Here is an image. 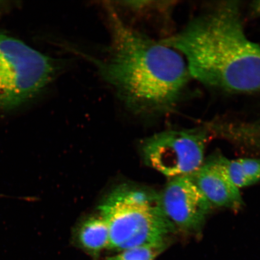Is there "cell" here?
Returning <instances> with one entry per match:
<instances>
[{
  "mask_svg": "<svg viewBox=\"0 0 260 260\" xmlns=\"http://www.w3.org/2000/svg\"><path fill=\"white\" fill-rule=\"evenodd\" d=\"M217 160L235 186L243 188L260 181V158H245L229 160L218 155Z\"/></svg>",
  "mask_w": 260,
  "mask_h": 260,
  "instance_id": "obj_9",
  "label": "cell"
},
{
  "mask_svg": "<svg viewBox=\"0 0 260 260\" xmlns=\"http://www.w3.org/2000/svg\"><path fill=\"white\" fill-rule=\"evenodd\" d=\"M111 44L102 60L88 57L130 111L149 115L169 111L190 75L181 54L125 24L107 5Z\"/></svg>",
  "mask_w": 260,
  "mask_h": 260,
  "instance_id": "obj_1",
  "label": "cell"
},
{
  "mask_svg": "<svg viewBox=\"0 0 260 260\" xmlns=\"http://www.w3.org/2000/svg\"><path fill=\"white\" fill-rule=\"evenodd\" d=\"M0 197H1V195H0Z\"/></svg>",
  "mask_w": 260,
  "mask_h": 260,
  "instance_id": "obj_12",
  "label": "cell"
},
{
  "mask_svg": "<svg viewBox=\"0 0 260 260\" xmlns=\"http://www.w3.org/2000/svg\"><path fill=\"white\" fill-rule=\"evenodd\" d=\"M73 241L78 248L98 259L109 243V228L105 219L100 214L87 217L75 230Z\"/></svg>",
  "mask_w": 260,
  "mask_h": 260,
  "instance_id": "obj_8",
  "label": "cell"
},
{
  "mask_svg": "<svg viewBox=\"0 0 260 260\" xmlns=\"http://www.w3.org/2000/svg\"><path fill=\"white\" fill-rule=\"evenodd\" d=\"M181 54L191 77L225 92H260V46L247 37L236 2L217 5L160 41Z\"/></svg>",
  "mask_w": 260,
  "mask_h": 260,
  "instance_id": "obj_2",
  "label": "cell"
},
{
  "mask_svg": "<svg viewBox=\"0 0 260 260\" xmlns=\"http://www.w3.org/2000/svg\"><path fill=\"white\" fill-rule=\"evenodd\" d=\"M213 207L237 211L243 201L239 188L213 156L192 173L186 175Z\"/></svg>",
  "mask_w": 260,
  "mask_h": 260,
  "instance_id": "obj_7",
  "label": "cell"
},
{
  "mask_svg": "<svg viewBox=\"0 0 260 260\" xmlns=\"http://www.w3.org/2000/svg\"><path fill=\"white\" fill-rule=\"evenodd\" d=\"M158 204L177 233L199 236L212 207L187 176L171 178L158 193Z\"/></svg>",
  "mask_w": 260,
  "mask_h": 260,
  "instance_id": "obj_6",
  "label": "cell"
},
{
  "mask_svg": "<svg viewBox=\"0 0 260 260\" xmlns=\"http://www.w3.org/2000/svg\"><path fill=\"white\" fill-rule=\"evenodd\" d=\"M172 242L149 244L123 250L106 260H154L171 245Z\"/></svg>",
  "mask_w": 260,
  "mask_h": 260,
  "instance_id": "obj_10",
  "label": "cell"
},
{
  "mask_svg": "<svg viewBox=\"0 0 260 260\" xmlns=\"http://www.w3.org/2000/svg\"><path fill=\"white\" fill-rule=\"evenodd\" d=\"M206 128L168 130L146 139L141 145L145 162L165 176H186L203 164L209 138Z\"/></svg>",
  "mask_w": 260,
  "mask_h": 260,
  "instance_id": "obj_5",
  "label": "cell"
},
{
  "mask_svg": "<svg viewBox=\"0 0 260 260\" xmlns=\"http://www.w3.org/2000/svg\"><path fill=\"white\" fill-rule=\"evenodd\" d=\"M109 231V249L120 252L167 241L178 233L158 204V193L123 185L107 195L99 207Z\"/></svg>",
  "mask_w": 260,
  "mask_h": 260,
  "instance_id": "obj_3",
  "label": "cell"
},
{
  "mask_svg": "<svg viewBox=\"0 0 260 260\" xmlns=\"http://www.w3.org/2000/svg\"><path fill=\"white\" fill-rule=\"evenodd\" d=\"M62 68L56 58L0 32V115L34 100Z\"/></svg>",
  "mask_w": 260,
  "mask_h": 260,
  "instance_id": "obj_4",
  "label": "cell"
},
{
  "mask_svg": "<svg viewBox=\"0 0 260 260\" xmlns=\"http://www.w3.org/2000/svg\"><path fill=\"white\" fill-rule=\"evenodd\" d=\"M251 9L255 15L260 16V1L253 2L251 4Z\"/></svg>",
  "mask_w": 260,
  "mask_h": 260,
  "instance_id": "obj_11",
  "label": "cell"
}]
</instances>
